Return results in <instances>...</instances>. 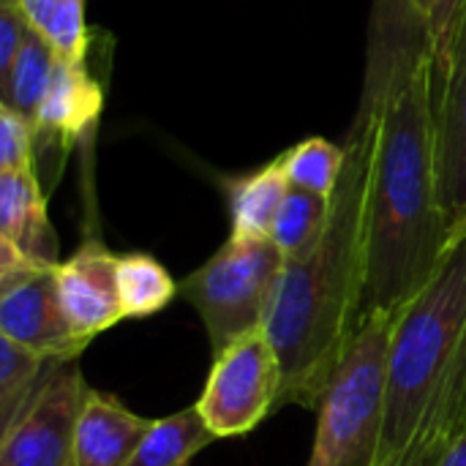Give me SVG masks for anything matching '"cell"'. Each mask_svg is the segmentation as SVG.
<instances>
[{
    "mask_svg": "<svg viewBox=\"0 0 466 466\" xmlns=\"http://www.w3.org/2000/svg\"><path fill=\"white\" fill-rule=\"evenodd\" d=\"M30 22L25 19L19 3H0V82L8 76Z\"/></svg>",
    "mask_w": 466,
    "mask_h": 466,
    "instance_id": "cell-25",
    "label": "cell"
},
{
    "mask_svg": "<svg viewBox=\"0 0 466 466\" xmlns=\"http://www.w3.org/2000/svg\"><path fill=\"white\" fill-rule=\"evenodd\" d=\"M104 109V87L90 74L87 60L57 57L49 87L35 115V145H57L68 153L71 142L96 126Z\"/></svg>",
    "mask_w": 466,
    "mask_h": 466,
    "instance_id": "cell-11",
    "label": "cell"
},
{
    "mask_svg": "<svg viewBox=\"0 0 466 466\" xmlns=\"http://www.w3.org/2000/svg\"><path fill=\"white\" fill-rule=\"evenodd\" d=\"M0 3H16V0H0Z\"/></svg>",
    "mask_w": 466,
    "mask_h": 466,
    "instance_id": "cell-28",
    "label": "cell"
},
{
    "mask_svg": "<svg viewBox=\"0 0 466 466\" xmlns=\"http://www.w3.org/2000/svg\"><path fill=\"white\" fill-rule=\"evenodd\" d=\"M90 385L79 360L57 369L27 412L0 434V466H76V420Z\"/></svg>",
    "mask_w": 466,
    "mask_h": 466,
    "instance_id": "cell-8",
    "label": "cell"
},
{
    "mask_svg": "<svg viewBox=\"0 0 466 466\" xmlns=\"http://www.w3.org/2000/svg\"><path fill=\"white\" fill-rule=\"evenodd\" d=\"M466 341V213L423 289L396 311L390 339L388 420L380 464L415 434L431 390ZM377 464V466H380Z\"/></svg>",
    "mask_w": 466,
    "mask_h": 466,
    "instance_id": "cell-3",
    "label": "cell"
},
{
    "mask_svg": "<svg viewBox=\"0 0 466 466\" xmlns=\"http://www.w3.org/2000/svg\"><path fill=\"white\" fill-rule=\"evenodd\" d=\"M396 314H366L319 407L306 466H377L382 456Z\"/></svg>",
    "mask_w": 466,
    "mask_h": 466,
    "instance_id": "cell-4",
    "label": "cell"
},
{
    "mask_svg": "<svg viewBox=\"0 0 466 466\" xmlns=\"http://www.w3.org/2000/svg\"><path fill=\"white\" fill-rule=\"evenodd\" d=\"M371 156L374 106L360 98L325 227L309 248L287 257L268 322L284 374L279 407L295 404L317 412L366 319Z\"/></svg>",
    "mask_w": 466,
    "mask_h": 466,
    "instance_id": "cell-2",
    "label": "cell"
},
{
    "mask_svg": "<svg viewBox=\"0 0 466 466\" xmlns=\"http://www.w3.org/2000/svg\"><path fill=\"white\" fill-rule=\"evenodd\" d=\"M117 262L101 240H85L66 262L57 265V295L74 333L90 344L123 317Z\"/></svg>",
    "mask_w": 466,
    "mask_h": 466,
    "instance_id": "cell-10",
    "label": "cell"
},
{
    "mask_svg": "<svg viewBox=\"0 0 466 466\" xmlns=\"http://www.w3.org/2000/svg\"><path fill=\"white\" fill-rule=\"evenodd\" d=\"M434 150L440 197L451 224L466 213V27L434 66Z\"/></svg>",
    "mask_w": 466,
    "mask_h": 466,
    "instance_id": "cell-9",
    "label": "cell"
},
{
    "mask_svg": "<svg viewBox=\"0 0 466 466\" xmlns=\"http://www.w3.org/2000/svg\"><path fill=\"white\" fill-rule=\"evenodd\" d=\"M420 22L426 25V33L434 46V66H440L453 44L456 25L464 8V0H412Z\"/></svg>",
    "mask_w": 466,
    "mask_h": 466,
    "instance_id": "cell-24",
    "label": "cell"
},
{
    "mask_svg": "<svg viewBox=\"0 0 466 466\" xmlns=\"http://www.w3.org/2000/svg\"><path fill=\"white\" fill-rule=\"evenodd\" d=\"M442 466H466V426L461 429V434L453 440V445H451Z\"/></svg>",
    "mask_w": 466,
    "mask_h": 466,
    "instance_id": "cell-26",
    "label": "cell"
},
{
    "mask_svg": "<svg viewBox=\"0 0 466 466\" xmlns=\"http://www.w3.org/2000/svg\"><path fill=\"white\" fill-rule=\"evenodd\" d=\"M66 363L46 360L0 336V434L8 431Z\"/></svg>",
    "mask_w": 466,
    "mask_h": 466,
    "instance_id": "cell-16",
    "label": "cell"
},
{
    "mask_svg": "<svg viewBox=\"0 0 466 466\" xmlns=\"http://www.w3.org/2000/svg\"><path fill=\"white\" fill-rule=\"evenodd\" d=\"M281 164L292 188L330 199L344 169V145H333L322 137H311L284 150Z\"/></svg>",
    "mask_w": 466,
    "mask_h": 466,
    "instance_id": "cell-21",
    "label": "cell"
},
{
    "mask_svg": "<svg viewBox=\"0 0 466 466\" xmlns=\"http://www.w3.org/2000/svg\"><path fill=\"white\" fill-rule=\"evenodd\" d=\"M461 27H466V0H464V8H461V16H459V25H456V33H459ZM453 38H456V35H453Z\"/></svg>",
    "mask_w": 466,
    "mask_h": 466,
    "instance_id": "cell-27",
    "label": "cell"
},
{
    "mask_svg": "<svg viewBox=\"0 0 466 466\" xmlns=\"http://www.w3.org/2000/svg\"><path fill=\"white\" fill-rule=\"evenodd\" d=\"M210 442H216V434L208 429L194 404L156 420L128 466H188Z\"/></svg>",
    "mask_w": 466,
    "mask_h": 466,
    "instance_id": "cell-17",
    "label": "cell"
},
{
    "mask_svg": "<svg viewBox=\"0 0 466 466\" xmlns=\"http://www.w3.org/2000/svg\"><path fill=\"white\" fill-rule=\"evenodd\" d=\"M25 19L46 35L63 60H87L85 0H16Z\"/></svg>",
    "mask_w": 466,
    "mask_h": 466,
    "instance_id": "cell-20",
    "label": "cell"
},
{
    "mask_svg": "<svg viewBox=\"0 0 466 466\" xmlns=\"http://www.w3.org/2000/svg\"><path fill=\"white\" fill-rule=\"evenodd\" d=\"M0 336L57 363L79 360L87 350L63 311L57 265H35L5 240H0Z\"/></svg>",
    "mask_w": 466,
    "mask_h": 466,
    "instance_id": "cell-7",
    "label": "cell"
},
{
    "mask_svg": "<svg viewBox=\"0 0 466 466\" xmlns=\"http://www.w3.org/2000/svg\"><path fill=\"white\" fill-rule=\"evenodd\" d=\"M35 169V123L0 104V172Z\"/></svg>",
    "mask_w": 466,
    "mask_h": 466,
    "instance_id": "cell-23",
    "label": "cell"
},
{
    "mask_svg": "<svg viewBox=\"0 0 466 466\" xmlns=\"http://www.w3.org/2000/svg\"><path fill=\"white\" fill-rule=\"evenodd\" d=\"M328 210H330V199L300 191V188H289V194L279 210V218L273 224L270 240L279 246V251L284 257L300 254L322 232Z\"/></svg>",
    "mask_w": 466,
    "mask_h": 466,
    "instance_id": "cell-22",
    "label": "cell"
},
{
    "mask_svg": "<svg viewBox=\"0 0 466 466\" xmlns=\"http://www.w3.org/2000/svg\"><path fill=\"white\" fill-rule=\"evenodd\" d=\"M434 79V46L412 0H374L363 87L374 106L366 314L404 309L453 229L440 197Z\"/></svg>",
    "mask_w": 466,
    "mask_h": 466,
    "instance_id": "cell-1",
    "label": "cell"
},
{
    "mask_svg": "<svg viewBox=\"0 0 466 466\" xmlns=\"http://www.w3.org/2000/svg\"><path fill=\"white\" fill-rule=\"evenodd\" d=\"M287 257L270 238H232L180 281L208 333L213 358L238 339L268 328L276 309Z\"/></svg>",
    "mask_w": 466,
    "mask_h": 466,
    "instance_id": "cell-5",
    "label": "cell"
},
{
    "mask_svg": "<svg viewBox=\"0 0 466 466\" xmlns=\"http://www.w3.org/2000/svg\"><path fill=\"white\" fill-rule=\"evenodd\" d=\"M55 63H57L55 46L46 41L44 33H38L30 25L8 76L0 82V104L11 106L14 112H19L22 117L35 123V115H38L41 98L49 87Z\"/></svg>",
    "mask_w": 466,
    "mask_h": 466,
    "instance_id": "cell-18",
    "label": "cell"
},
{
    "mask_svg": "<svg viewBox=\"0 0 466 466\" xmlns=\"http://www.w3.org/2000/svg\"><path fill=\"white\" fill-rule=\"evenodd\" d=\"M281 385L279 352L262 328L213 358L197 410L216 440L243 437L281 410Z\"/></svg>",
    "mask_w": 466,
    "mask_h": 466,
    "instance_id": "cell-6",
    "label": "cell"
},
{
    "mask_svg": "<svg viewBox=\"0 0 466 466\" xmlns=\"http://www.w3.org/2000/svg\"><path fill=\"white\" fill-rule=\"evenodd\" d=\"M117 284L126 319H147L180 295V281H175L156 257L139 251L120 257Z\"/></svg>",
    "mask_w": 466,
    "mask_h": 466,
    "instance_id": "cell-19",
    "label": "cell"
},
{
    "mask_svg": "<svg viewBox=\"0 0 466 466\" xmlns=\"http://www.w3.org/2000/svg\"><path fill=\"white\" fill-rule=\"evenodd\" d=\"M153 423L131 412L117 396L90 388L76 420V466H128Z\"/></svg>",
    "mask_w": 466,
    "mask_h": 466,
    "instance_id": "cell-12",
    "label": "cell"
},
{
    "mask_svg": "<svg viewBox=\"0 0 466 466\" xmlns=\"http://www.w3.org/2000/svg\"><path fill=\"white\" fill-rule=\"evenodd\" d=\"M0 240L35 265H60L57 235L35 169L0 172Z\"/></svg>",
    "mask_w": 466,
    "mask_h": 466,
    "instance_id": "cell-14",
    "label": "cell"
},
{
    "mask_svg": "<svg viewBox=\"0 0 466 466\" xmlns=\"http://www.w3.org/2000/svg\"><path fill=\"white\" fill-rule=\"evenodd\" d=\"M466 426V341L437 388L429 396V404L418 420L410 442L385 464L380 466H442L453 440Z\"/></svg>",
    "mask_w": 466,
    "mask_h": 466,
    "instance_id": "cell-13",
    "label": "cell"
},
{
    "mask_svg": "<svg viewBox=\"0 0 466 466\" xmlns=\"http://www.w3.org/2000/svg\"><path fill=\"white\" fill-rule=\"evenodd\" d=\"M289 180L281 164V156L270 164L227 180V199H229V221L232 238H251L262 240L270 238L279 210L289 194Z\"/></svg>",
    "mask_w": 466,
    "mask_h": 466,
    "instance_id": "cell-15",
    "label": "cell"
}]
</instances>
